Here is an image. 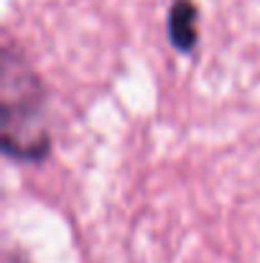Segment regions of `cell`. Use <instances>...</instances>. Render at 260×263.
Masks as SVG:
<instances>
[{"mask_svg": "<svg viewBox=\"0 0 260 263\" xmlns=\"http://www.w3.org/2000/svg\"><path fill=\"white\" fill-rule=\"evenodd\" d=\"M0 138L13 161L36 164L46 159L51 136L46 125V92L26 57L5 41L0 87Z\"/></svg>", "mask_w": 260, "mask_h": 263, "instance_id": "6da1fadb", "label": "cell"}, {"mask_svg": "<svg viewBox=\"0 0 260 263\" xmlns=\"http://www.w3.org/2000/svg\"><path fill=\"white\" fill-rule=\"evenodd\" d=\"M169 39L178 51H191L199 41V10L191 0H176L169 10Z\"/></svg>", "mask_w": 260, "mask_h": 263, "instance_id": "7a4b0ae2", "label": "cell"}]
</instances>
